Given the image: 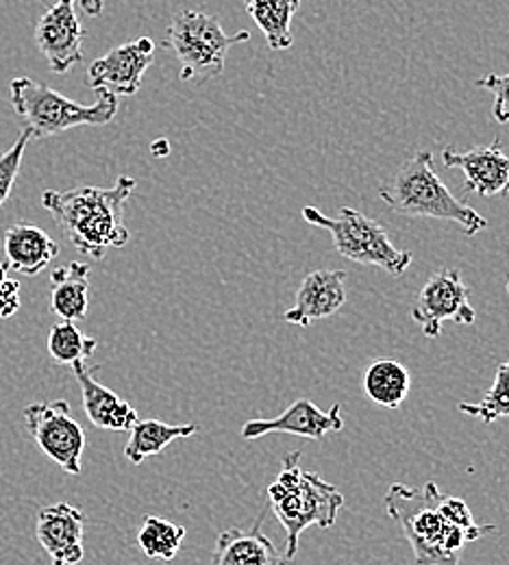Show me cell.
Here are the masks:
<instances>
[{"label": "cell", "instance_id": "6da1fadb", "mask_svg": "<svg viewBox=\"0 0 509 565\" xmlns=\"http://www.w3.org/2000/svg\"><path fill=\"white\" fill-rule=\"evenodd\" d=\"M136 185V179L120 177L114 188L46 190L42 194V207L55 217L73 248L87 259L103 262L109 248H123L131 239L125 226V205Z\"/></svg>", "mask_w": 509, "mask_h": 565}, {"label": "cell", "instance_id": "7a4b0ae2", "mask_svg": "<svg viewBox=\"0 0 509 565\" xmlns=\"http://www.w3.org/2000/svg\"><path fill=\"white\" fill-rule=\"evenodd\" d=\"M439 492L434 481L423 490L392 483L385 494L388 515L401 526L414 551V565H459V553L479 537L450 524L439 511Z\"/></svg>", "mask_w": 509, "mask_h": 565}, {"label": "cell", "instance_id": "3957f363", "mask_svg": "<svg viewBox=\"0 0 509 565\" xmlns=\"http://www.w3.org/2000/svg\"><path fill=\"white\" fill-rule=\"evenodd\" d=\"M298 459L300 452L296 450L284 457L277 479L266 490L273 513L288 533V544L284 551L288 562L298 553L300 535L309 526H333L344 504V495L336 486L327 483L311 470H303Z\"/></svg>", "mask_w": 509, "mask_h": 565}, {"label": "cell", "instance_id": "277c9868", "mask_svg": "<svg viewBox=\"0 0 509 565\" xmlns=\"http://www.w3.org/2000/svg\"><path fill=\"white\" fill-rule=\"evenodd\" d=\"M379 199L399 215L455 222L466 235H477L488 226V220L481 213L453 196L439 181L430 150H421L403 163L399 172L379 188Z\"/></svg>", "mask_w": 509, "mask_h": 565}, {"label": "cell", "instance_id": "5b68a950", "mask_svg": "<svg viewBox=\"0 0 509 565\" xmlns=\"http://www.w3.org/2000/svg\"><path fill=\"white\" fill-rule=\"evenodd\" d=\"M9 92L11 105L15 114L26 120L33 140L53 138L74 127H103L118 114V96L103 89L96 92L98 100L94 105H81L29 76L13 78Z\"/></svg>", "mask_w": 509, "mask_h": 565}, {"label": "cell", "instance_id": "8992f818", "mask_svg": "<svg viewBox=\"0 0 509 565\" xmlns=\"http://www.w3.org/2000/svg\"><path fill=\"white\" fill-rule=\"evenodd\" d=\"M248 31L235 35L224 33L219 18L203 11H181L172 18L163 49H170L181 66V81L208 83L224 71L226 53L242 42H248Z\"/></svg>", "mask_w": 509, "mask_h": 565}, {"label": "cell", "instance_id": "52a82bcc", "mask_svg": "<svg viewBox=\"0 0 509 565\" xmlns=\"http://www.w3.org/2000/svg\"><path fill=\"white\" fill-rule=\"evenodd\" d=\"M303 217L309 224L329 231L333 248L356 264L377 266L394 277H401L412 266V253L399 250L383 226L358 210L342 207L338 217H329L316 207H305Z\"/></svg>", "mask_w": 509, "mask_h": 565}, {"label": "cell", "instance_id": "ba28073f", "mask_svg": "<svg viewBox=\"0 0 509 565\" xmlns=\"http://www.w3.org/2000/svg\"><path fill=\"white\" fill-rule=\"evenodd\" d=\"M22 416L40 450L68 475H81L85 433L74 420L68 401L33 403L24 407Z\"/></svg>", "mask_w": 509, "mask_h": 565}, {"label": "cell", "instance_id": "9c48e42d", "mask_svg": "<svg viewBox=\"0 0 509 565\" xmlns=\"http://www.w3.org/2000/svg\"><path fill=\"white\" fill-rule=\"evenodd\" d=\"M470 289L455 268H444L432 275L416 296L412 318L432 340L439 338L444 322L473 324L477 313L468 302Z\"/></svg>", "mask_w": 509, "mask_h": 565}, {"label": "cell", "instance_id": "30bf717a", "mask_svg": "<svg viewBox=\"0 0 509 565\" xmlns=\"http://www.w3.org/2000/svg\"><path fill=\"white\" fill-rule=\"evenodd\" d=\"M76 0H57L38 22L35 42L55 74H66L83 62V26L78 22Z\"/></svg>", "mask_w": 509, "mask_h": 565}, {"label": "cell", "instance_id": "8fae6325", "mask_svg": "<svg viewBox=\"0 0 509 565\" xmlns=\"http://www.w3.org/2000/svg\"><path fill=\"white\" fill-rule=\"evenodd\" d=\"M152 57L155 42L150 38L116 46L87 68V83L94 92L103 89L116 96H134L142 87V78L152 64Z\"/></svg>", "mask_w": 509, "mask_h": 565}, {"label": "cell", "instance_id": "7c38bea8", "mask_svg": "<svg viewBox=\"0 0 509 565\" xmlns=\"http://www.w3.org/2000/svg\"><path fill=\"white\" fill-rule=\"evenodd\" d=\"M442 161L446 168H459L464 172V190L470 194L484 199L509 194V154L503 152L501 140L468 152L446 148L442 152Z\"/></svg>", "mask_w": 509, "mask_h": 565}, {"label": "cell", "instance_id": "4fadbf2b", "mask_svg": "<svg viewBox=\"0 0 509 565\" xmlns=\"http://www.w3.org/2000/svg\"><path fill=\"white\" fill-rule=\"evenodd\" d=\"M35 535L53 565H78L85 557V515L68 502L49 504L38 513Z\"/></svg>", "mask_w": 509, "mask_h": 565}, {"label": "cell", "instance_id": "5bb4252c", "mask_svg": "<svg viewBox=\"0 0 509 565\" xmlns=\"http://www.w3.org/2000/svg\"><path fill=\"white\" fill-rule=\"evenodd\" d=\"M344 428L342 407L333 405L329 412L318 409L309 398H298L290 409L277 418L251 420L242 426L244 439H259L273 433H288L305 439H322L329 433H340Z\"/></svg>", "mask_w": 509, "mask_h": 565}, {"label": "cell", "instance_id": "9a60e30c", "mask_svg": "<svg viewBox=\"0 0 509 565\" xmlns=\"http://www.w3.org/2000/svg\"><path fill=\"white\" fill-rule=\"evenodd\" d=\"M347 273L344 270H314L309 273L298 291L294 307L284 313V322L296 327H311L316 320H325L338 313L347 302Z\"/></svg>", "mask_w": 509, "mask_h": 565}, {"label": "cell", "instance_id": "2e32d148", "mask_svg": "<svg viewBox=\"0 0 509 565\" xmlns=\"http://www.w3.org/2000/svg\"><path fill=\"white\" fill-rule=\"evenodd\" d=\"M71 367L78 381L83 412L89 423L105 430H131L136 426L140 420L138 412L118 394H114L109 387L98 383L94 379V370H89L85 361H78Z\"/></svg>", "mask_w": 509, "mask_h": 565}, {"label": "cell", "instance_id": "e0dca14e", "mask_svg": "<svg viewBox=\"0 0 509 565\" xmlns=\"http://www.w3.org/2000/svg\"><path fill=\"white\" fill-rule=\"evenodd\" d=\"M2 242L9 270L24 277H38L60 255V244L31 222L11 224L4 231Z\"/></svg>", "mask_w": 509, "mask_h": 565}, {"label": "cell", "instance_id": "ac0fdd59", "mask_svg": "<svg viewBox=\"0 0 509 565\" xmlns=\"http://www.w3.org/2000/svg\"><path fill=\"white\" fill-rule=\"evenodd\" d=\"M262 518L251 531L226 529L216 540L212 565H288L284 553L262 533Z\"/></svg>", "mask_w": 509, "mask_h": 565}, {"label": "cell", "instance_id": "d6986e66", "mask_svg": "<svg viewBox=\"0 0 509 565\" xmlns=\"http://www.w3.org/2000/svg\"><path fill=\"white\" fill-rule=\"evenodd\" d=\"M51 281L53 313L68 322L83 320L89 309V266L73 262L66 268H57Z\"/></svg>", "mask_w": 509, "mask_h": 565}, {"label": "cell", "instance_id": "ffe728a7", "mask_svg": "<svg viewBox=\"0 0 509 565\" xmlns=\"http://www.w3.org/2000/svg\"><path fill=\"white\" fill-rule=\"evenodd\" d=\"M410 387H412V376L401 361L377 359L365 367V396L370 403L379 407L399 409L410 396Z\"/></svg>", "mask_w": 509, "mask_h": 565}, {"label": "cell", "instance_id": "44dd1931", "mask_svg": "<svg viewBox=\"0 0 509 565\" xmlns=\"http://www.w3.org/2000/svg\"><path fill=\"white\" fill-rule=\"evenodd\" d=\"M201 430L199 424H166L161 420H138L131 428L129 444L125 446V457L140 466L146 457L163 452L174 439L194 437Z\"/></svg>", "mask_w": 509, "mask_h": 565}, {"label": "cell", "instance_id": "7402d4cb", "mask_svg": "<svg viewBox=\"0 0 509 565\" xmlns=\"http://www.w3.org/2000/svg\"><path fill=\"white\" fill-rule=\"evenodd\" d=\"M246 11L264 33L271 51H288L294 42L291 20L300 0H244Z\"/></svg>", "mask_w": 509, "mask_h": 565}, {"label": "cell", "instance_id": "603a6c76", "mask_svg": "<svg viewBox=\"0 0 509 565\" xmlns=\"http://www.w3.org/2000/svg\"><path fill=\"white\" fill-rule=\"evenodd\" d=\"M185 529L155 515H146L142 529L138 533V546L148 559L172 562L181 551Z\"/></svg>", "mask_w": 509, "mask_h": 565}, {"label": "cell", "instance_id": "cb8c5ba5", "mask_svg": "<svg viewBox=\"0 0 509 565\" xmlns=\"http://www.w3.org/2000/svg\"><path fill=\"white\" fill-rule=\"evenodd\" d=\"M49 354L62 363V365H74L78 361H87L96 353L98 342L94 338H87L78 331V327L68 320L57 322L49 333Z\"/></svg>", "mask_w": 509, "mask_h": 565}, {"label": "cell", "instance_id": "d4e9b609", "mask_svg": "<svg viewBox=\"0 0 509 565\" xmlns=\"http://www.w3.org/2000/svg\"><path fill=\"white\" fill-rule=\"evenodd\" d=\"M468 418H477L481 423H497L499 418L509 416V361L497 365L495 383L488 394L479 403H459L457 407Z\"/></svg>", "mask_w": 509, "mask_h": 565}, {"label": "cell", "instance_id": "484cf974", "mask_svg": "<svg viewBox=\"0 0 509 565\" xmlns=\"http://www.w3.org/2000/svg\"><path fill=\"white\" fill-rule=\"evenodd\" d=\"M31 140H33V134L29 129H24L15 143L4 154H0V207L9 201V196L13 192V183L20 174L24 148Z\"/></svg>", "mask_w": 509, "mask_h": 565}, {"label": "cell", "instance_id": "4316f807", "mask_svg": "<svg viewBox=\"0 0 509 565\" xmlns=\"http://www.w3.org/2000/svg\"><path fill=\"white\" fill-rule=\"evenodd\" d=\"M477 87L488 89L495 96L492 116L499 125L509 122V74H486L477 78Z\"/></svg>", "mask_w": 509, "mask_h": 565}, {"label": "cell", "instance_id": "83f0119b", "mask_svg": "<svg viewBox=\"0 0 509 565\" xmlns=\"http://www.w3.org/2000/svg\"><path fill=\"white\" fill-rule=\"evenodd\" d=\"M7 264H0V320L11 318L20 309V282L7 279Z\"/></svg>", "mask_w": 509, "mask_h": 565}, {"label": "cell", "instance_id": "f1b7e54d", "mask_svg": "<svg viewBox=\"0 0 509 565\" xmlns=\"http://www.w3.org/2000/svg\"><path fill=\"white\" fill-rule=\"evenodd\" d=\"M76 2H78L81 9H83L87 15H92V18L100 15V13H103V7H105V0H76Z\"/></svg>", "mask_w": 509, "mask_h": 565}, {"label": "cell", "instance_id": "f546056e", "mask_svg": "<svg viewBox=\"0 0 509 565\" xmlns=\"http://www.w3.org/2000/svg\"><path fill=\"white\" fill-rule=\"evenodd\" d=\"M150 150H152V154H155V157H166L170 148H168V141L157 140L152 143V148H150Z\"/></svg>", "mask_w": 509, "mask_h": 565}, {"label": "cell", "instance_id": "4dcf8cb0", "mask_svg": "<svg viewBox=\"0 0 509 565\" xmlns=\"http://www.w3.org/2000/svg\"><path fill=\"white\" fill-rule=\"evenodd\" d=\"M506 289H508V294H509V281H508V287H506Z\"/></svg>", "mask_w": 509, "mask_h": 565}]
</instances>
